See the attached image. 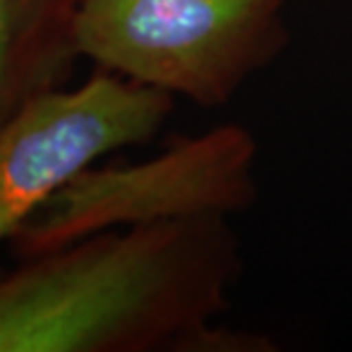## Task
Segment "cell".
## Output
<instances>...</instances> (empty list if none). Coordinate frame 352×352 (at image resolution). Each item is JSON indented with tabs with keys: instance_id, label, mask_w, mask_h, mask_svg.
<instances>
[{
	"instance_id": "cell-1",
	"label": "cell",
	"mask_w": 352,
	"mask_h": 352,
	"mask_svg": "<svg viewBox=\"0 0 352 352\" xmlns=\"http://www.w3.org/2000/svg\"><path fill=\"white\" fill-rule=\"evenodd\" d=\"M213 215L87 236L0 279V352H138L186 343L220 293Z\"/></svg>"
},
{
	"instance_id": "cell-2",
	"label": "cell",
	"mask_w": 352,
	"mask_h": 352,
	"mask_svg": "<svg viewBox=\"0 0 352 352\" xmlns=\"http://www.w3.org/2000/svg\"><path fill=\"white\" fill-rule=\"evenodd\" d=\"M281 0H80L76 53L140 85L224 101L261 60Z\"/></svg>"
},
{
	"instance_id": "cell-3",
	"label": "cell",
	"mask_w": 352,
	"mask_h": 352,
	"mask_svg": "<svg viewBox=\"0 0 352 352\" xmlns=\"http://www.w3.org/2000/svg\"><path fill=\"white\" fill-rule=\"evenodd\" d=\"M170 110L172 94L105 69L28 98L0 122V245L98 158L149 140Z\"/></svg>"
},
{
	"instance_id": "cell-4",
	"label": "cell",
	"mask_w": 352,
	"mask_h": 352,
	"mask_svg": "<svg viewBox=\"0 0 352 352\" xmlns=\"http://www.w3.org/2000/svg\"><path fill=\"white\" fill-rule=\"evenodd\" d=\"M245 163L238 131H217L146 163L89 167L21 224L10 248L30 258L101 231L217 215L238 201Z\"/></svg>"
},
{
	"instance_id": "cell-5",
	"label": "cell",
	"mask_w": 352,
	"mask_h": 352,
	"mask_svg": "<svg viewBox=\"0 0 352 352\" xmlns=\"http://www.w3.org/2000/svg\"><path fill=\"white\" fill-rule=\"evenodd\" d=\"M78 3L0 0V122L67 76Z\"/></svg>"
}]
</instances>
